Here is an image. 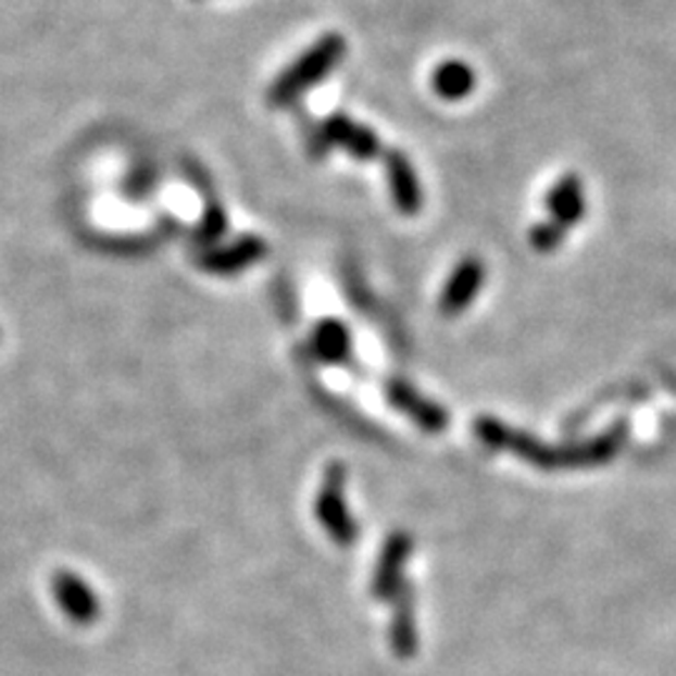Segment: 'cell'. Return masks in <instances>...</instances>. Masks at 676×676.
Listing matches in <instances>:
<instances>
[{"mask_svg": "<svg viewBox=\"0 0 676 676\" xmlns=\"http://www.w3.org/2000/svg\"><path fill=\"white\" fill-rule=\"evenodd\" d=\"M346 55V40L338 33H326L318 38L299 61H293L288 68L274 80L268 90L271 105H288L301 93H306L311 86H316L331 73Z\"/></svg>", "mask_w": 676, "mask_h": 676, "instance_id": "1", "label": "cell"}, {"mask_svg": "<svg viewBox=\"0 0 676 676\" xmlns=\"http://www.w3.org/2000/svg\"><path fill=\"white\" fill-rule=\"evenodd\" d=\"M343 484H346L343 466H338V464L328 466L324 484H321L318 499H316V516L336 543L349 547V543H353V539H356L359 531H356V522H353L349 514V506H346Z\"/></svg>", "mask_w": 676, "mask_h": 676, "instance_id": "2", "label": "cell"}, {"mask_svg": "<svg viewBox=\"0 0 676 676\" xmlns=\"http://www.w3.org/2000/svg\"><path fill=\"white\" fill-rule=\"evenodd\" d=\"M321 128H324L328 146H341L351 159L371 161L381 155V141H378V136L368 126H361V123L353 121L351 115L336 111L321 123Z\"/></svg>", "mask_w": 676, "mask_h": 676, "instance_id": "3", "label": "cell"}, {"mask_svg": "<svg viewBox=\"0 0 676 676\" xmlns=\"http://www.w3.org/2000/svg\"><path fill=\"white\" fill-rule=\"evenodd\" d=\"M414 541L409 534L396 531L384 543L381 556H378L376 574H374V597L376 599H393L403 587V566H406Z\"/></svg>", "mask_w": 676, "mask_h": 676, "instance_id": "4", "label": "cell"}, {"mask_svg": "<svg viewBox=\"0 0 676 676\" xmlns=\"http://www.w3.org/2000/svg\"><path fill=\"white\" fill-rule=\"evenodd\" d=\"M386 176H389V188L396 209L403 216H414V213L422 211V186H418L414 166H411V161L401 151L386 153Z\"/></svg>", "mask_w": 676, "mask_h": 676, "instance_id": "5", "label": "cell"}, {"mask_svg": "<svg viewBox=\"0 0 676 676\" xmlns=\"http://www.w3.org/2000/svg\"><path fill=\"white\" fill-rule=\"evenodd\" d=\"M486 268L479 259H464L453 271L447 288H443L441 296V311L447 316H456V313L464 311L468 303L476 299L479 288L484 286Z\"/></svg>", "mask_w": 676, "mask_h": 676, "instance_id": "6", "label": "cell"}, {"mask_svg": "<svg viewBox=\"0 0 676 676\" xmlns=\"http://www.w3.org/2000/svg\"><path fill=\"white\" fill-rule=\"evenodd\" d=\"M386 396H389V401L396 409L403 411L409 418H414V422L422 428H426L428 434H439L449 424L447 411H443L441 406H436V403H431L428 399H424V396H418L409 384L391 381L389 386H386Z\"/></svg>", "mask_w": 676, "mask_h": 676, "instance_id": "7", "label": "cell"}, {"mask_svg": "<svg viewBox=\"0 0 676 676\" xmlns=\"http://www.w3.org/2000/svg\"><path fill=\"white\" fill-rule=\"evenodd\" d=\"M547 205L559 226L568 228L579 224L584 213H587V198H584V184L579 176L568 173V176L559 178L547 196Z\"/></svg>", "mask_w": 676, "mask_h": 676, "instance_id": "8", "label": "cell"}, {"mask_svg": "<svg viewBox=\"0 0 676 676\" xmlns=\"http://www.w3.org/2000/svg\"><path fill=\"white\" fill-rule=\"evenodd\" d=\"M431 86L436 90V96L443 98V101H461L472 93L476 86V76L472 71V65L464 61H447L441 65H436Z\"/></svg>", "mask_w": 676, "mask_h": 676, "instance_id": "9", "label": "cell"}, {"mask_svg": "<svg viewBox=\"0 0 676 676\" xmlns=\"http://www.w3.org/2000/svg\"><path fill=\"white\" fill-rule=\"evenodd\" d=\"M313 351L328 364H349L351 359V336L349 328L338 321H324L313 334Z\"/></svg>", "mask_w": 676, "mask_h": 676, "instance_id": "10", "label": "cell"}, {"mask_svg": "<svg viewBox=\"0 0 676 676\" xmlns=\"http://www.w3.org/2000/svg\"><path fill=\"white\" fill-rule=\"evenodd\" d=\"M399 601V609H396V619L391 626V639L393 649L399 656H411L416 649V626H414V599H411V591L406 584L399 589V593L393 597Z\"/></svg>", "mask_w": 676, "mask_h": 676, "instance_id": "11", "label": "cell"}, {"mask_svg": "<svg viewBox=\"0 0 676 676\" xmlns=\"http://www.w3.org/2000/svg\"><path fill=\"white\" fill-rule=\"evenodd\" d=\"M564 236H566V228L559 226L556 221H549V224H539V226L531 228L529 241L536 251L551 253V251H556L559 246H562Z\"/></svg>", "mask_w": 676, "mask_h": 676, "instance_id": "12", "label": "cell"}]
</instances>
